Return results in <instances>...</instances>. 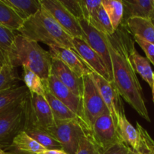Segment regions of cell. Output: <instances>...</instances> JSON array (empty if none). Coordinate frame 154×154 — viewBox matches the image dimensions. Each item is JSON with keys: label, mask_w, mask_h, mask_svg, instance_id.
Here are the masks:
<instances>
[{"label": "cell", "mask_w": 154, "mask_h": 154, "mask_svg": "<svg viewBox=\"0 0 154 154\" xmlns=\"http://www.w3.org/2000/svg\"><path fill=\"white\" fill-rule=\"evenodd\" d=\"M2 66H0V71H1V69H2Z\"/></svg>", "instance_id": "43"}, {"label": "cell", "mask_w": 154, "mask_h": 154, "mask_svg": "<svg viewBox=\"0 0 154 154\" xmlns=\"http://www.w3.org/2000/svg\"><path fill=\"white\" fill-rule=\"evenodd\" d=\"M120 25L124 26L133 36H138L154 45V24L151 20L133 17Z\"/></svg>", "instance_id": "18"}, {"label": "cell", "mask_w": 154, "mask_h": 154, "mask_svg": "<svg viewBox=\"0 0 154 154\" xmlns=\"http://www.w3.org/2000/svg\"><path fill=\"white\" fill-rule=\"evenodd\" d=\"M86 21L98 31L105 35H113L116 31L113 29L111 21L102 5Z\"/></svg>", "instance_id": "25"}, {"label": "cell", "mask_w": 154, "mask_h": 154, "mask_svg": "<svg viewBox=\"0 0 154 154\" xmlns=\"http://www.w3.org/2000/svg\"><path fill=\"white\" fill-rule=\"evenodd\" d=\"M15 37L16 34L14 33V31L9 29L0 23V50L5 54L7 59L8 54L11 51L14 43Z\"/></svg>", "instance_id": "31"}, {"label": "cell", "mask_w": 154, "mask_h": 154, "mask_svg": "<svg viewBox=\"0 0 154 154\" xmlns=\"http://www.w3.org/2000/svg\"><path fill=\"white\" fill-rule=\"evenodd\" d=\"M23 81L30 93L45 98V88L44 81L26 66H23Z\"/></svg>", "instance_id": "27"}, {"label": "cell", "mask_w": 154, "mask_h": 154, "mask_svg": "<svg viewBox=\"0 0 154 154\" xmlns=\"http://www.w3.org/2000/svg\"><path fill=\"white\" fill-rule=\"evenodd\" d=\"M152 23H153V24H154V17H153V18H152Z\"/></svg>", "instance_id": "42"}, {"label": "cell", "mask_w": 154, "mask_h": 154, "mask_svg": "<svg viewBox=\"0 0 154 154\" xmlns=\"http://www.w3.org/2000/svg\"><path fill=\"white\" fill-rule=\"evenodd\" d=\"M0 154H5V152L0 147Z\"/></svg>", "instance_id": "40"}, {"label": "cell", "mask_w": 154, "mask_h": 154, "mask_svg": "<svg viewBox=\"0 0 154 154\" xmlns=\"http://www.w3.org/2000/svg\"><path fill=\"white\" fill-rule=\"evenodd\" d=\"M152 99H153V102H154V85L152 86Z\"/></svg>", "instance_id": "39"}, {"label": "cell", "mask_w": 154, "mask_h": 154, "mask_svg": "<svg viewBox=\"0 0 154 154\" xmlns=\"http://www.w3.org/2000/svg\"><path fill=\"white\" fill-rule=\"evenodd\" d=\"M91 76L107 106V110L116 125L119 116L121 114L125 113L123 105L121 100L122 97L117 88L113 82L107 81L95 72H92Z\"/></svg>", "instance_id": "11"}, {"label": "cell", "mask_w": 154, "mask_h": 154, "mask_svg": "<svg viewBox=\"0 0 154 154\" xmlns=\"http://www.w3.org/2000/svg\"><path fill=\"white\" fill-rule=\"evenodd\" d=\"M45 88V99L49 105L52 111L53 116L55 120H79L78 117L69 110L66 105L62 103L59 99H57L52 93L50 92L48 87H46L44 81ZM81 121V120H80ZM82 122V121H81ZM84 125V124H83ZM86 128V127H85ZM87 129V128H86Z\"/></svg>", "instance_id": "23"}, {"label": "cell", "mask_w": 154, "mask_h": 154, "mask_svg": "<svg viewBox=\"0 0 154 154\" xmlns=\"http://www.w3.org/2000/svg\"><path fill=\"white\" fill-rule=\"evenodd\" d=\"M15 69L9 64L2 66L0 71V92L18 87L21 79Z\"/></svg>", "instance_id": "29"}, {"label": "cell", "mask_w": 154, "mask_h": 154, "mask_svg": "<svg viewBox=\"0 0 154 154\" xmlns=\"http://www.w3.org/2000/svg\"><path fill=\"white\" fill-rule=\"evenodd\" d=\"M11 8L23 21L36 14L41 8L40 0H2Z\"/></svg>", "instance_id": "22"}, {"label": "cell", "mask_w": 154, "mask_h": 154, "mask_svg": "<svg viewBox=\"0 0 154 154\" xmlns=\"http://www.w3.org/2000/svg\"><path fill=\"white\" fill-rule=\"evenodd\" d=\"M116 127L122 142L128 147L137 151L139 144L138 132L128 121L125 113L121 114L118 117Z\"/></svg>", "instance_id": "20"}, {"label": "cell", "mask_w": 154, "mask_h": 154, "mask_svg": "<svg viewBox=\"0 0 154 154\" xmlns=\"http://www.w3.org/2000/svg\"><path fill=\"white\" fill-rule=\"evenodd\" d=\"M45 84L48 90L51 93L60 101L62 103L64 104L69 110L72 111L79 120L82 122L84 126H86L83 120L82 115V98L79 97L75 94H74L68 87H66L64 84H62L53 74H50L49 77L45 81ZM89 131V130H88Z\"/></svg>", "instance_id": "12"}, {"label": "cell", "mask_w": 154, "mask_h": 154, "mask_svg": "<svg viewBox=\"0 0 154 154\" xmlns=\"http://www.w3.org/2000/svg\"><path fill=\"white\" fill-rule=\"evenodd\" d=\"M60 4L76 20H84L80 0H59Z\"/></svg>", "instance_id": "32"}, {"label": "cell", "mask_w": 154, "mask_h": 154, "mask_svg": "<svg viewBox=\"0 0 154 154\" xmlns=\"http://www.w3.org/2000/svg\"><path fill=\"white\" fill-rule=\"evenodd\" d=\"M112 26L115 30L120 26L123 17V5L120 0H101Z\"/></svg>", "instance_id": "28"}, {"label": "cell", "mask_w": 154, "mask_h": 154, "mask_svg": "<svg viewBox=\"0 0 154 154\" xmlns=\"http://www.w3.org/2000/svg\"><path fill=\"white\" fill-rule=\"evenodd\" d=\"M38 154H68L63 150H59V149H53V150H45L41 153Z\"/></svg>", "instance_id": "36"}, {"label": "cell", "mask_w": 154, "mask_h": 154, "mask_svg": "<svg viewBox=\"0 0 154 154\" xmlns=\"http://www.w3.org/2000/svg\"><path fill=\"white\" fill-rule=\"evenodd\" d=\"M129 147L123 142H119L104 150L102 154H128Z\"/></svg>", "instance_id": "35"}, {"label": "cell", "mask_w": 154, "mask_h": 154, "mask_svg": "<svg viewBox=\"0 0 154 154\" xmlns=\"http://www.w3.org/2000/svg\"><path fill=\"white\" fill-rule=\"evenodd\" d=\"M51 73L69 89L74 94L82 98L83 93V79L77 76L60 60L52 57Z\"/></svg>", "instance_id": "15"}, {"label": "cell", "mask_w": 154, "mask_h": 154, "mask_svg": "<svg viewBox=\"0 0 154 154\" xmlns=\"http://www.w3.org/2000/svg\"><path fill=\"white\" fill-rule=\"evenodd\" d=\"M133 37H134V42H137V45L144 51L147 60L150 61L154 66V45L146 42L144 39L138 36H133Z\"/></svg>", "instance_id": "34"}, {"label": "cell", "mask_w": 154, "mask_h": 154, "mask_svg": "<svg viewBox=\"0 0 154 154\" xmlns=\"http://www.w3.org/2000/svg\"><path fill=\"white\" fill-rule=\"evenodd\" d=\"M40 3L42 7L72 38H77L85 41L84 32L79 20L60 4L59 0H40Z\"/></svg>", "instance_id": "9"}, {"label": "cell", "mask_w": 154, "mask_h": 154, "mask_svg": "<svg viewBox=\"0 0 154 154\" xmlns=\"http://www.w3.org/2000/svg\"><path fill=\"white\" fill-rule=\"evenodd\" d=\"M17 32L26 38L42 42L48 47H60L75 51L72 38L42 7L36 14L24 21Z\"/></svg>", "instance_id": "2"}, {"label": "cell", "mask_w": 154, "mask_h": 154, "mask_svg": "<svg viewBox=\"0 0 154 154\" xmlns=\"http://www.w3.org/2000/svg\"><path fill=\"white\" fill-rule=\"evenodd\" d=\"M24 132L47 150H63L61 144L45 129L33 126H26Z\"/></svg>", "instance_id": "24"}, {"label": "cell", "mask_w": 154, "mask_h": 154, "mask_svg": "<svg viewBox=\"0 0 154 154\" xmlns=\"http://www.w3.org/2000/svg\"><path fill=\"white\" fill-rule=\"evenodd\" d=\"M92 138L103 152L111 146L122 142L116 123L108 110L96 119L89 130Z\"/></svg>", "instance_id": "8"}, {"label": "cell", "mask_w": 154, "mask_h": 154, "mask_svg": "<svg viewBox=\"0 0 154 154\" xmlns=\"http://www.w3.org/2000/svg\"><path fill=\"white\" fill-rule=\"evenodd\" d=\"M48 51L51 57L60 60L79 78H82L83 77L92 73L91 70L85 64L82 60L75 51L68 48L57 46L49 47Z\"/></svg>", "instance_id": "14"}, {"label": "cell", "mask_w": 154, "mask_h": 154, "mask_svg": "<svg viewBox=\"0 0 154 154\" xmlns=\"http://www.w3.org/2000/svg\"><path fill=\"white\" fill-rule=\"evenodd\" d=\"M80 26L84 32L85 36V42L92 48L95 53L101 57L110 76L111 82H113V66H112L111 57L107 44L106 35L91 26L85 20H79Z\"/></svg>", "instance_id": "10"}, {"label": "cell", "mask_w": 154, "mask_h": 154, "mask_svg": "<svg viewBox=\"0 0 154 154\" xmlns=\"http://www.w3.org/2000/svg\"><path fill=\"white\" fill-rule=\"evenodd\" d=\"M54 123L55 120L45 98L30 93L26 99L25 126H33L48 130Z\"/></svg>", "instance_id": "7"}, {"label": "cell", "mask_w": 154, "mask_h": 154, "mask_svg": "<svg viewBox=\"0 0 154 154\" xmlns=\"http://www.w3.org/2000/svg\"></svg>", "instance_id": "45"}, {"label": "cell", "mask_w": 154, "mask_h": 154, "mask_svg": "<svg viewBox=\"0 0 154 154\" xmlns=\"http://www.w3.org/2000/svg\"><path fill=\"white\" fill-rule=\"evenodd\" d=\"M6 64H8L7 57H6L5 54L0 50V66H3Z\"/></svg>", "instance_id": "37"}, {"label": "cell", "mask_w": 154, "mask_h": 154, "mask_svg": "<svg viewBox=\"0 0 154 154\" xmlns=\"http://www.w3.org/2000/svg\"><path fill=\"white\" fill-rule=\"evenodd\" d=\"M103 151L97 145L89 131H86L80 138L75 154H102Z\"/></svg>", "instance_id": "30"}, {"label": "cell", "mask_w": 154, "mask_h": 154, "mask_svg": "<svg viewBox=\"0 0 154 154\" xmlns=\"http://www.w3.org/2000/svg\"><path fill=\"white\" fill-rule=\"evenodd\" d=\"M130 60L136 73H138L152 88L154 85V72L151 69L149 60L139 54L135 49V46L130 53Z\"/></svg>", "instance_id": "21"}, {"label": "cell", "mask_w": 154, "mask_h": 154, "mask_svg": "<svg viewBox=\"0 0 154 154\" xmlns=\"http://www.w3.org/2000/svg\"><path fill=\"white\" fill-rule=\"evenodd\" d=\"M123 17L121 24L133 17H140L152 20L154 17L153 0H122Z\"/></svg>", "instance_id": "16"}, {"label": "cell", "mask_w": 154, "mask_h": 154, "mask_svg": "<svg viewBox=\"0 0 154 154\" xmlns=\"http://www.w3.org/2000/svg\"><path fill=\"white\" fill-rule=\"evenodd\" d=\"M30 93L25 85L0 92V114L24 102Z\"/></svg>", "instance_id": "19"}, {"label": "cell", "mask_w": 154, "mask_h": 154, "mask_svg": "<svg viewBox=\"0 0 154 154\" xmlns=\"http://www.w3.org/2000/svg\"><path fill=\"white\" fill-rule=\"evenodd\" d=\"M5 154H14V153H10V152H6V151H5Z\"/></svg>", "instance_id": "41"}, {"label": "cell", "mask_w": 154, "mask_h": 154, "mask_svg": "<svg viewBox=\"0 0 154 154\" xmlns=\"http://www.w3.org/2000/svg\"><path fill=\"white\" fill-rule=\"evenodd\" d=\"M8 60V64L14 68L26 66L43 81H47L51 74L52 57L49 51L44 50L38 42L20 34L16 35Z\"/></svg>", "instance_id": "3"}, {"label": "cell", "mask_w": 154, "mask_h": 154, "mask_svg": "<svg viewBox=\"0 0 154 154\" xmlns=\"http://www.w3.org/2000/svg\"><path fill=\"white\" fill-rule=\"evenodd\" d=\"M74 49L76 54L79 56L85 64L91 70L92 72L101 75L107 81H110V76L101 57L92 50L85 41L74 38H72Z\"/></svg>", "instance_id": "13"}, {"label": "cell", "mask_w": 154, "mask_h": 154, "mask_svg": "<svg viewBox=\"0 0 154 154\" xmlns=\"http://www.w3.org/2000/svg\"><path fill=\"white\" fill-rule=\"evenodd\" d=\"M62 146L68 154H75L82 135L88 131L79 120H55L51 128L46 130Z\"/></svg>", "instance_id": "4"}, {"label": "cell", "mask_w": 154, "mask_h": 154, "mask_svg": "<svg viewBox=\"0 0 154 154\" xmlns=\"http://www.w3.org/2000/svg\"><path fill=\"white\" fill-rule=\"evenodd\" d=\"M153 3H154V0H153Z\"/></svg>", "instance_id": "44"}, {"label": "cell", "mask_w": 154, "mask_h": 154, "mask_svg": "<svg viewBox=\"0 0 154 154\" xmlns=\"http://www.w3.org/2000/svg\"><path fill=\"white\" fill-rule=\"evenodd\" d=\"M45 150H46L45 147L25 132H21L14 137L10 147L4 151L14 154H38Z\"/></svg>", "instance_id": "17"}, {"label": "cell", "mask_w": 154, "mask_h": 154, "mask_svg": "<svg viewBox=\"0 0 154 154\" xmlns=\"http://www.w3.org/2000/svg\"><path fill=\"white\" fill-rule=\"evenodd\" d=\"M106 39L111 57L113 84L125 102L142 118L150 122L142 87L130 60V53L135 42L134 37L120 25L113 35H106Z\"/></svg>", "instance_id": "1"}, {"label": "cell", "mask_w": 154, "mask_h": 154, "mask_svg": "<svg viewBox=\"0 0 154 154\" xmlns=\"http://www.w3.org/2000/svg\"><path fill=\"white\" fill-rule=\"evenodd\" d=\"M128 154H140L138 153L137 151H136V150H133V149L131 148H128Z\"/></svg>", "instance_id": "38"}, {"label": "cell", "mask_w": 154, "mask_h": 154, "mask_svg": "<svg viewBox=\"0 0 154 154\" xmlns=\"http://www.w3.org/2000/svg\"><path fill=\"white\" fill-rule=\"evenodd\" d=\"M0 23L12 31H18L24 23L14 11L0 0Z\"/></svg>", "instance_id": "26"}, {"label": "cell", "mask_w": 154, "mask_h": 154, "mask_svg": "<svg viewBox=\"0 0 154 154\" xmlns=\"http://www.w3.org/2000/svg\"><path fill=\"white\" fill-rule=\"evenodd\" d=\"M26 99L9 111L0 114V147L3 150L10 147L18 134L24 131Z\"/></svg>", "instance_id": "5"}, {"label": "cell", "mask_w": 154, "mask_h": 154, "mask_svg": "<svg viewBox=\"0 0 154 154\" xmlns=\"http://www.w3.org/2000/svg\"><path fill=\"white\" fill-rule=\"evenodd\" d=\"M82 115L85 123L90 130L98 117L107 110L101 95L95 84L91 74L83 77Z\"/></svg>", "instance_id": "6"}, {"label": "cell", "mask_w": 154, "mask_h": 154, "mask_svg": "<svg viewBox=\"0 0 154 154\" xmlns=\"http://www.w3.org/2000/svg\"><path fill=\"white\" fill-rule=\"evenodd\" d=\"M82 9L83 11L85 20H88L91 16L99 8L102 3L101 1H91V0H80Z\"/></svg>", "instance_id": "33"}]
</instances>
